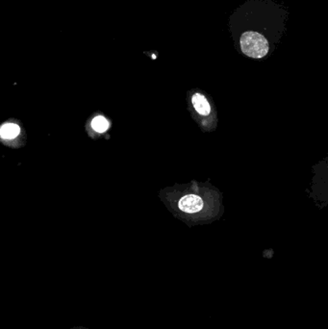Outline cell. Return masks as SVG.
Here are the masks:
<instances>
[{
    "label": "cell",
    "mask_w": 328,
    "mask_h": 329,
    "mask_svg": "<svg viewBox=\"0 0 328 329\" xmlns=\"http://www.w3.org/2000/svg\"><path fill=\"white\" fill-rule=\"evenodd\" d=\"M241 46L246 56L255 59L266 56L269 51L268 41L257 32L243 33L241 37Z\"/></svg>",
    "instance_id": "cell-1"
},
{
    "label": "cell",
    "mask_w": 328,
    "mask_h": 329,
    "mask_svg": "<svg viewBox=\"0 0 328 329\" xmlns=\"http://www.w3.org/2000/svg\"><path fill=\"white\" fill-rule=\"evenodd\" d=\"M178 206L181 211L193 214L199 212L203 208V201L199 196L187 195L179 201Z\"/></svg>",
    "instance_id": "cell-2"
},
{
    "label": "cell",
    "mask_w": 328,
    "mask_h": 329,
    "mask_svg": "<svg viewBox=\"0 0 328 329\" xmlns=\"http://www.w3.org/2000/svg\"><path fill=\"white\" fill-rule=\"evenodd\" d=\"M192 103L196 111L202 115H207L211 112V107L206 98L200 94H196L192 98Z\"/></svg>",
    "instance_id": "cell-3"
},
{
    "label": "cell",
    "mask_w": 328,
    "mask_h": 329,
    "mask_svg": "<svg viewBox=\"0 0 328 329\" xmlns=\"http://www.w3.org/2000/svg\"><path fill=\"white\" fill-rule=\"evenodd\" d=\"M19 132H20V128L18 125L14 124V123H6L1 127L0 135H1L2 139L12 140L18 136Z\"/></svg>",
    "instance_id": "cell-4"
},
{
    "label": "cell",
    "mask_w": 328,
    "mask_h": 329,
    "mask_svg": "<svg viewBox=\"0 0 328 329\" xmlns=\"http://www.w3.org/2000/svg\"><path fill=\"white\" fill-rule=\"evenodd\" d=\"M93 129L99 133H103L109 128V122L104 116H97L92 121Z\"/></svg>",
    "instance_id": "cell-5"
}]
</instances>
